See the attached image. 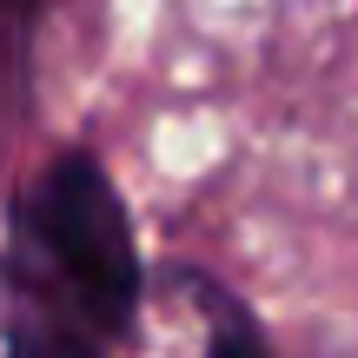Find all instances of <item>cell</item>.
<instances>
[{"instance_id": "cell-1", "label": "cell", "mask_w": 358, "mask_h": 358, "mask_svg": "<svg viewBox=\"0 0 358 358\" xmlns=\"http://www.w3.org/2000/svg\"><path fill=\"white\" fill-rule=\"evenodd\" d=\"M20 306L47 325L73 358H93L120 312L140 292V252L113 179L87 153H60L40 166L20 192L13 219V266H7Z\"/></svg>"}, {"instance_id": "cell-2", "label": "cell", "mask_w": 358, "mask_h": 358, "mask_svg": "<svg viewBox=\"0 0 358 358\" xmlns=\"http://www.w3.org/2000/svg\"><path fill=\"white\" fill-rule=\"evenodd\" d=\"M93 358H266V338L219 279L159 266L140 279L133 306L93 345Z\"/></svg>"}]
</instances>
